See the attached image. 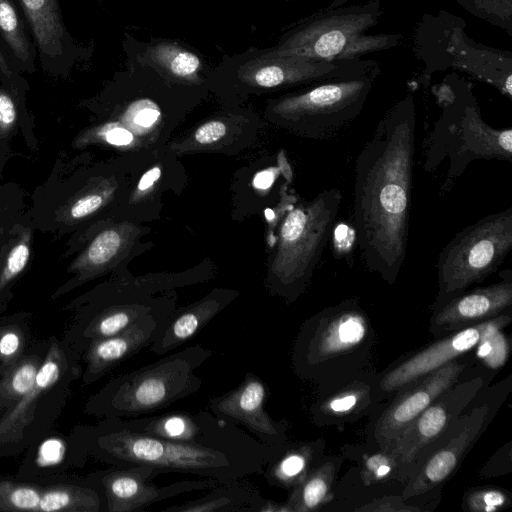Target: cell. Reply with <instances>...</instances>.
Here are the masks:
<instances>
[{
	"label": "cell",
	"mask_w": 512,
	"mask_h": 512,
	"mask_svg": "<svg viewBox=\"0 0 512 512\" xmlns=\"http://www.w3.org/2000/svg\"><path fill=\"white\" fill-rule=\"evenodd\" d=\"M416 114L405 99L378 122L355 161L353 223L365 267L394 284L405 262Z\"/></svg>",
	"instance_id": "obj_1"
},
{
	"label": "cell",
	"mask_w": 512,
	"mask_h": 512,
	"mask_svg": "<svg viewBox=\"0 0 512 512\" xmlns=\"http://www.w3.org/2000/svg\"><path fill=\"white\" fill-rule=\"evenodd\" d=\"M91 451L115 467L148 465L163 473L180 472L220 483L260 474L285 448L262 442L248 446H212L169 441L101 423L91 434Z\"/></svg>",
	"instance_id": "obj_2"
},
{
	"label": "cell",
	"mask_w": 512,
	"mask_h": 512,
	"mask_svg": "<svg viewBox=\"0 0 512 512\" xmlns=\"http://www.w3.org/2000/svg\"><path fill=\"white\" fill-rule=\"evenodd\" d=\"M212 355L196 344L119 375L91 399L90 410L107 418H134L167 408L202 387L196 370Z\"/></svg>",
	"instance_id": "obj_3"
},
{
	"label": "cell",
	"mask_w": 512,
	"mask_h": 512,
	"mask_svg": "<svg viewBox=\"0 0 512 512\" xmlns=\"http://www.w3.org/2000/svg\"><path fill=\"white\" fill-rule=\"evenodd\" d=\"M341 200V191L330 188L288 210L268 267L272 293L294 301L306 289L331 237Z\"/></svg>",
	"instance_id": "obj_4"
},
{
	"label": "cell",
	"mask_w": 512,
	"mask_h": 512,
	"mask_svg": "<svg viewBox=\"0 0 512 512\" xmlns=\"http://www.w3.org/2000/svg\"><path fill=\"white\" fill-rule=\"evenodd\" d=\"M375 73L329 79L305 90L272 99L268 116L305 138L329 141L342 133L361 113Z\"/></svg>",
	"instance_id": "obj_5"
},
{
	"label": "cell",
	"mask_w": 512,
	"mask_h": 512,
	"mask_svg": "<svg viewBox=\"0 0 512 512\" xmlns=\"http://www.w3.org/2000/svg\"><path fill=\"white\" fill-rule=\"evenodd\" d=\"M360 64L351 59L326 61L282 54L272 48L250 49L223 58L215 67L211 89L226 96L246 97L368 71Z\"/></svg>",
	"instance_id": "obj_6"
},
{
	"label": "cell",
	"mask_w": 512,
	"mask_h": 512,
	"mask_svg": "<svg viewBox=\"0 0 512 512\" xmlns=\"http://www.w3.org/2000/svg\"><path fill=\"white\" fill-rule=\"evenodd\" d=\"M423 150L426 172L436 171L447 160L441 189L448 192L473 161L496 159L512 163V129L487 124L474 102H452L434 123Z\"/></svg>",
	"instance_id": "obj_7"
},
{
	"label": "cell",
	"mask_w": 512,
	"mask_h": 512,
	"mask_svg": "<svg viewBox=\"0 0 512 512\" xmlns=\"http://www.w3.org/2000/svg\"><path fill=\"white\" fill-rule=\"evenodd\" d=\"M511 249L512 207L487 215L460 230L437 259L435 307L494 273Z\"/></svg>",
	"instance_id": "obj_8"
},
{
	"label": "cell",
	"mask_w": 512,
	"mask_h": 512,
	"mask_svg": "<svg viewBox=\"0 0 512 512\" xmlns=\"http://www.w3.org/2000/svg\"><path fill=\"white\" fill-rule=\"evenodd\" d=\"M375 7H350L302 24L272 49L278 53L332 61L383 47L385 37H364L375 23Z\"/></svg>",
	"instance_id": "obj_9"
},
{
	"label": "cell",
	"mask_w": 512,
	"mask_h": 512,
	"mask_svg": "<svg viewBox=\"0 0 512 512\" xmlns=\"http://www.w3.org/2000/svg\"><path fill=\"white\" fill-rule=\"evenodd\" d=\"M108 419L128 430L180 443L248 446L261 442L235 423L203 410Z\"/></svg>",
	"instance_id": "obj_10"
},
{
	"label": "cell",
	"mask_w": 512,
	"mask_h": 512,
	"mask_svg": "<svg viewBox=\"0 0 512 512\" xmlns=\"http://www.w3.org/2000/svg\"><path fill=\"white\" fill-rule=\"evenodd\" d=\"M163 472L153 466L116 467L97 475L109 512H137L175 496L206 490L220 484L215 479L183 480L159 487L151 480Z\"/></svg>",
	"instance_id": "obj_11"
},
{
	"label": "cell",
	"mask_w": 512,
	"mask_h": 512,
	"mask_svg": "<svg viewBox=\"0 0 512 512\" xmlns=\"http://www.w3.org/2000/svg\"><path fill=\"white\" fill-rule=\"evenodd\" d=\"M484 380L478 376L455 383L427 407L387 448L399 462L400 474L413 467L424 449L438 440L461 415ZM400 476V475H399Z\"/></svg>",
	"instance_id": "obj_12"
},
{
	"label": "cell",
	"mask_w": 512,
	"mask_h": 512,
	"mask_svg": "<svg viewBox=\"0 0 512 512\" xmlns=\"http://www.w3.org/2000/svg\"><path fill=\"white\" fill-rule=\"evenodd\" d=\"M123 46L127 60L150 68L172 86L212 88L215 67L208 64L196 49L180 41L153 39L141 42L126 34Z\"/></svg>",
	"instance_id": "obj_13"
},
{
	"label": "cell",
	"mask_w": 512,
	"mask_h": 512,
	"mask_svg": "<svg viewBox=\"0 0 512 512\" xmlns=\"http://www.w3.org/2000/svg\"><path fill=\"white\" fill-rule=\"evenodd\" d=\"M510 321L511 316L502 313L455 331L387 372L380 381L381 389L385 392L403 389L410 383L475 348L483 338L502 330Z\"/></svg>",
	"instance_id": "obj_14"
},
{
	"label": "cell",
	"mask_w": 512,
	"mask_h": 512,
	"mask_svg": "<svg viewBox=\"0 0 512 512\" xmlns=\"http://www.w3.org/2000/svg\"><path fill=\"white\" fill-rule=\"evenodd\" d=\"M488 416L489 408L486 405L474 407L464 416H459L450 425L447 438L411 475L402 498L419 496L447 480L480 436Z\"/></svg>",
	"instance_id": "obj_15"
},
{
	"label": "cell",
	"mask_w": 512,
	"mask_h": 512,
	"mask_svg": "<svg viewBox=\"0 0 512 512\" xmlns=\"http://www.w3.org/2000/svg\"><path fill=\"white\" fill-rule=\"evenodd\" d=\"M268 393L262 379L253 372H247L236 388L212 397L208 405L214 415L245 427L262 443L285 448L284 422L271 418L264 408Z\"/></svg>",
	"instance_id": "obj_16"
},
{
	"label": "cell",
	"mask_w": 512,
	"mask_h": 512,
	"mask_svg": "<svg viewBox=\"0 0 512 512\" xmlns=\"http://www.w3.org/2000/svg\"><path fill=\"white\" fill-rule=\"evenodd\" d=\"M466 365L453 360L403 389L376 423L375 439L387 448L444 391L457 383Z\"/></svg>",
	"instance_id": "obj_17"
},
{
	"label": "cell",
	"mask_w": 512,
	"mask_h": 512,
	"mask_svg": "<svg viewBox=\"0 0 512 512\" xmlns=\"http://www.w3.org/2000/svg\"><path fill=\"white\" fill-rule=\"evenodd\" d=\"M175 308L176 297L118 334L90 342L86 347L84 382L90 384L98 380L119 363L150 346L164 331Z\"/></svg>",
	"instance_id": "obj_18"
},
{
	"label": "cell",
	"mask_w": 512,
	"mask_h": 512,
	"mask_svg": "<svg viewBox=\"0 0 512 512\" xmlns=\"http://www.w3.org/2000/svg\"><path fill=\"white\" fill-rule=\"evenodd\" d=\"M327 325L312 335L301 333L294 350V367L300 375L324 358H332L357 347L367 333L364 315L352 303L330 312Z\"/></svg>",
	"instance_id": "obj_19"
},
{
	"label": "cell",
	"mask_w": 512,
	"mask_h": 512,
	"mask_svg": "<svg viewBox=\"0 0 512 512\" xmlns=\"http://www.w3.org/2000/svg\"><path fill=\"white\" fill-rule=\"evenodd\" d=\"M36 45L42 68L54 75L68 72L76 48L63 23L58 0H18Z\"/></svg>",
	"instance_id": "obj_20"
},
{
	"label": "cell",
	"mask_w": 512,
	"mask_h": 512,
	"mask_svg": "<svg viewBox=\"0 0 512 512\" xmlns=\"http://www.w3.org/2000/svg\"><path fill=\"white\" fill-rule=\"evenodd\" d=\"M500 282L473 289L453 297L436 308L433 324L442 330H459L496 317L512 305V275Z\"/></svg>",
	"instance_id": "obj_21"
},
{
	"label": "cell",
	"mask_w": 512,
	"mask_h": 512,
	"mask_svg": "<svg viewBox=\"0 0 512 512\" xmlns=\"http://www.w3.org/2000/svg\"><path fill=\"white\" fill-rule=\"evenodd\" d=\"M237 296L236 290L216 288L194 303L175 308L164 331L150 345L149 350L156 355H164L178 348L194 337Z\"/></svg>",
	"instance_id": "obj_22"
},
{
	"label": "cell",
	"mask_w": 512,
	"mask_h": 512,
	"mask_svg": "<svg viewBox=\"0 0 512 512\" xmlns=\"http://www.w3.org/2000/svg\"><path fill=\"white\" fill-rule=\"evenodd\" d=\"M174 297L175 293H168L158 297L95 302L85 316L80 330L83 345L87 347L94 340L118 334Z\"/></svg>",
	"instance_id": "obj_23"
},
{
	"label": "cell",
	"mask_w": 512,
	"mask_h": 512,
	"mask_svg": "<svg viewBox=\"0 0 512 512\" xmlns=\"http://www.w3.org/2000/svg\"><path fill=\"white\" fill-rule=\"evenodd\" d=\"M66 358L59 344L50 345L33 386L0 418V443L16 441L33 420L40 399L60 380Z\"/></svg>",
	"instance_id": "obj_24"
},
{
	"label": "cell",
	"mask_w": 512,
	"mask_h": 512,
	"mask_svg": "<svg viewBox=\"0 0 512 512\" xmlns=\"http://www.w3.org/2000/svg\"><path fill=\"white\" fill-rule=\"evenodd\" d=\"M133 227L121 224L100 232L72 265L80 280H87L107 269L129 247Z\"/></svg>",
	"instance_id": "obj_25"
},
{
	"label": "cell",
	"mask_w": 512,
	"mask_h": 512,
	"mask_svg": "<svg viewBox=\"0 0 512 512\" xmlns=\"http://www.w3.org/2000/svg\"><path fill=\"white\" fill-rule=\"evenodd\" d=\"M31 36L14 1L0 0V40L20 73L35 71L37 49Z\"/></svg>",
	"instance_id": "obj_26"
},
{
	"label": "cell",
	"mask_w": 512,
	"mask_h": 512,
	"mask_svg": "<svg viewBox=\"0 0 512 512\" xmlns=\"http://www.w3.org/2000/svg\"><path fill=\"white\" fill-rule=\"evenodd\" d=\"M260 494L241 480L220 483L201 498L164 508L165 512H252Z\"/></svg>",
	"instance_id": "obj_27"
},
{
	"label": "cell",
	"mask_w": 512,
	"mask_h": 512,
	"mask_svg": "<svg viewBox=\"0 0 512 512\" xmlns=\"http://www.w3.org/2000/svg\"><path fill=\"white\" fill-rule=\"evenodd\" d=\"M336 475L333 462H326L310 470L306 477L295 486L285 501L291 512L318 510L331 497V488Z\"/></svg>",
	"instance_id": "obj_28"
},
{
	"label": "cell",
	"mask_w": 512,
	"mask_h": 512,
	"mask_svg": "<svg viewBox=\"0 0 512 512\" xmlns=\"http://www.w3.org/2000/svg\"><path fill=\"white\" fill-rule=\"evenodd\" d=\"M314 447L300 443L285 447L283 453L271 461L262 472L267 483L285 489H293L311 470Z\"/></svg>",
	"instance_id": "obj_29"
},
{
	"label": "cell",
	"mask_w": 512,
	"mask_h": 512,
	"mask_svg": "<svg viewBox=\"0 0 512 512\" xmlns=\"http://www.w3.org/2000/svg\"><path fill=\"white\" fill-rule=\"evenodd\" d=\"M101 505V495L93 487L55 484L42 488L39 511L99 512Z\"/></svg>",
	"instance_id": "obj_30"
},
{
	"label": "cell",
	"mask_w": 512,
	"mask_h": 512,
	"mask_svg": "<svg viewBox=\"0 0 512 512\" xmlns=\"http://www.w3.org/2000/svg\"><path fill=\"white\" fill-rule=\"evenodd\" d=\"M41 358L37 355L21 357L3 372L0 380V408H11L33 386Z\"/></svg>",
	"instance_id": "obj_31"
},
{
	"label": "cell",
	"mask_w": 512,
	"mask_h": 512,
	"mask_svg": "<svg viewBox=\"0 0 512 512\" xmlns=\"http://www.w3.org/2000/svg\"><path fill=\"white\" fill-rule=\"evenodd\" d=\"M41 492L42 487L36 485L0 481V511L39 512Z\"/></svg>",
	"instance_id": "obj_32"
},
{
	"label": "cell",
	"mask_w": 512,
	"mask_h": 512,
	"mask_svg": "<svg viewBox=\"0 0 512 512\" xmlns=\"http://www.w3.org/2000/svg\"><path fill=\"white\" fill-rule=\"evenodd\" d=\"M31 231L25 229L7 251L0 267V292L18 277L30 259Z\"/></svg>",
	"instance_id": "obj_33"
},
{
	"label": "cell",
	"mask_w": 512,
	"mask_h": 512,
	"mask_svg": "<svg viewBox=\"0 0 512 512\" xmlns=\"http://www.w3.org/2000/svg\"><path fill=\"white\" fill-rule=\"evenodd\" d=\"M396 475H400L399 462L390 449H380V451L364 457L361 477L366 485L383 483Z\"/></svg>",
	"instance_id": "obj_34"
},
{
	"label": "cell",
	"mask_w": 512,
	"mask_h": 512,
	"mask_svg": "<svg viewBox=\"0 0 512 512\" xmlns=\"http://www.w3.org/2000/svg\"><path fill=\"white\" fill-rule=\"evenodd\" d=\"M367 395V391L360 386H348L333 396L320 406V412L330 416L350 415L355 409L359 408L362 399Z\"/></svg>",
	"instance_id": "obj_35"
},
{
	"label": "cell",
	"mask_w": 512,
	"mask_h": 512,
	"mask_svg": "<svg viewBox=\"0 0 512 512\" xmlns=\"http://www.w3.org/2000/svg\"><path fill=\"white\" fill-rule=\"evenodd\" d=\"M25 347L23 331L13 325L0 327V364L2 373L15 364Z\"/></svg>",
	"instance_id": "obj_36"
},
{
	"label": "cell",
	"mask_w": 512,
	"mask_h": 512,
	"mask_svg": "<svg viewBox=\"0 0 512 512\" xmlns=\"http://www.w3.org/2000/svg\"><path fill=\"white\" fill-rule=\"evenodd\" d=\"M229 125L225 118H214L197 127L183 142L181 149H196L211 146L219 142L228 132Z\"/></svg>",
	"instance_id": "obj_37"
},
{
	"label": "cell",
	"mask_w": 512,
	"mask_h": 512,
	"mask_svg": "<svg viewBox=\"0 0 512 512\" xmlns=\"http://www.w3.org/2000/svg\"><path fill=\"white\" fill-rule=\"evenodd\" d=\"M477 356L489 368L501 367L508 355V342L502 330H498L485 338L478 345Z\"/></svg>",
	"instance_id": "obj_38"
},
{
	"label": "cell",
	"mask_w": 512,
	"mask_h": 512,
	"mask_svg": "<svg viewBox=\"0 0 512 512\" xmlns=\"http://www.w3.org/2000/svg\"><path fill=\"white\" fill-rule=\"evenodd\" d=\"M510 504L509 497L499 489L485 488L471 491L465 505L473 512H495Z\"/></svg>",
	"instance_id": "obj_39"
},
{
	"label": "cell",
	"mask_w": 512,
	"mask_h": 512,
	"mask_svg": "<svg viewBox=\"0 0 512 512\" xmlns=\"http://www.w3.org/2000/svg\"><path fill=\"white\" fill-rule=\"evenodd\" d=\"M108 192L93 190L75 199L67 208L68 218L81 220L96 212L105 203Z\"/></svg>",
	"instance_id": "obj_40"
},
{
	"label": "cell",
	"mask_w": 512,
	"mask_h": 512,
	"mask_svg": "<svg viewBox=\"0 0 512 512\" xmlns=\"http://www.w3.org/2000/svg\"><path fill=\"white\" fill-rule=\"evenodd\" d=\"M356 511H364V512H400V511H420L419 508L408 505L404 502L402 496L392 495V496H383L380 498H376L372 500L370 503H367L359 508Z\"/></svg>",
	"instance_id": "obj_41"
},
{
	"label": "cell",
	"mask_w": 512,
	"mask_h": 512,
	"mask_svg": "<svg viewBox=\"0 0 512 512\" xmlns=\"http://www.w3.org/2000/svg\"><path fill=\"white\" fill-rule=\"evenodd\" d=\"M0 75L16 91L23 83V78L9 58L1 40H0Z\"/></svg>",
	"instance_id": "obj_42"
},
{
	"label": "cell",
	"mask_w": 512,
	"mask_h": 512,
	"mask_svg": "<svg viewBox=\"0 0 512 512\" xmlns=\"http://www.w3.org/2000/svg\"><path fill=\"white\" fill-rule=\"evenodd\" d=\"M252 512H291L286 502L265 499L261 495L252 506Z\"/></svg>",
	"instance_id": "obj_43"
},
{
	"label": "cell",
	"mask_w": 512,
	"mask_h": 512,
	"mask_svg": "<svg viewBox=\"0 0 512 512\" xmlns=\"http://www.w3.org/2000/svg\"><path fill=\"white\" fill-rule=\"evenodd\" d=\"M160 175L161 170L159 168H152L142 177L138 189L140 191H146L148 188H151L154 185L155 181L159 179Z\"/></svg>",
	"instance_id": "obj_44"
},
{
	"label": "cell",
	"mask_w": 512,
	"mask_h": 512,
	"mask_svg": "<svg viewBox=\"0 0 512 512\" xmlns=\"http://www.w3.org/2000/svg\"><path fill=\"white\" fill-rule=\"evenodd\" d=\"M257 178L262 180H255V184L260 187H266L272 182L273 174L270 172H262L257 176Z\"/></svg>",
	"instance_id": "obj_45"
}]
</instances>
